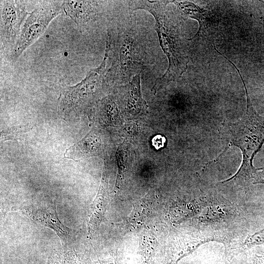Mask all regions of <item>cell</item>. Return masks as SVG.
Returning <instances> with one entry per match:
<instances>
[{"label": "cell", "instance_id": "6da1fadb", "mask_svg": "<svg viewBox=\"0 0 264 264\" xmlns=\"http://www.w3.org/2000/svg\"><path fill=\"white\" fill-rule=\"evenodd\" d=\"M132 13L108 29L105 56L110 82H129L153 64L143 34Z\"/></svg>", "mask_w": 264, "mask_h": 264}, {"label": "cell", "instance_id": "7a4b0ae2", "mask_svg": "<svg viewBox=\"0 0 264 264\" xmlns=\"http://www.w3.org/2000/svg\"><path fill=\"white\" fill-rule=\"evenodd\" d=\"M168 3V1L165 0L128 1L131 12L144 10L153 16L160 45L168 60V67L165 73L156 80L153 88L154 91L164 84L180 77L188 63L183 43L167 9Z\"/></svg>", "mask_w": 264, "mask_h": 264}, {"label": "cell", "instance_id": "3957f363", "mask_svg": "<svg viewBox=\"0 0 264 264\" xmlns=\"http://www.w3.org/2000/svg\"><path fill=\"white\" fill-rule=\"evenodd\" d=\"M247 109L244 115L234 122H225L220 129L225 141L241 150L242 170L253 168V159L264 142V117L253 109L246 90Z\"/></svg>", "mask_w": 264, "mask_h": 264}, {"label": "cell", "instance_id": "277c9868", "mask_svg": "<svg viewBox=\"0 0 264 264\" xmlns=\"http://www.w3.org/2000/svg\"><path fill=\"white\" fill-rule=\"evenodd\" d=\"M63 0L43 1L26 18L10 54L15 61L44 33L49 24L63 10Z\"/></svg>", "mask_w": 264, "mask_h": 264}, {"label": "cell", "instance_id": "5b68a950", "mask_svg": "<svg viewBox=\"0 0 264 264\" xmlns=\"http://www.w3.org/2000/svg\"><path fill=\"white\" fill-rule=\"evenodd\" d=\"M107 60L105 56L100 65L91 69L78 84L63 88L61 103L67 110H76L90 102L109 81L107 77Z\"/></svg>", "mask_w": 264, "mask_h": 264}, {"label": "cell", "instance_id": "8992f818", "mask_svg": "<svg viewBox=\"0 0 264 264\" xmlns=\"http://www.w3.org/2000/svg\"><path fill=\"white\" fill-rule=\"evenodd\" d=\"M27 1L0 0V48L3 51L13 49L22 24L28 15Z\"/></svg>", "mask_w": 264, "mask_h": 264}, {"label": "cell", "instance_id": "52a82bcc", "mask_svg": "<svg viewBox=\"0 0 264 264\" xmlns=\"http://www.w3.org/2000/svg\"><path fill=\"white\" fill-rule=\"evenodd\" d=\"M109 1L63 0L65 14L76 23L79 31L84 33L93 27L108 16Z\"/></svg>", "mask_w": 264, "mask_h": 264}, {"label": "cell", "instance_id": "ba28073f", "mask_svg": "<svg viewBox=\"0 0 264 264\" xmlns=\"http://www.w3.org/2000/svg\"><path fill=\"white\" fill-rule=\"evenodd\" d=\"M20 210L33 220L53 230L62 242L69 243L74 241V232L59 220L55 202H36L22 207Z\"/></svg>", "mask_w": 264, "mask_h": 264}, {"label": "cell", "instance_id": "9c48e42d", "mask_svg": "<svg viewBox=\"0 0 264 264\" xmlns=\"http://www.w3.org/2000/svg\"><path fill=\"white\" fill-rule=\"evenodd\" d=\"M124 98L126 110L131 114L136 115L143 113L148 106L142 95L140 85V75L133 77L123 86Z\"/></svg>", "mask_w": 264, "mask_h": 264}, {"label": "cell", "instance_id": "30bf717a", "mask_svg": "<svg viewBox=\"0 0 264 264\" xmlns=\"http://www.w3.org/2000/svg\"><path fill=\"white\" fill-rule=\"evenodd\" d=\"M101 142L95 135L88 134L81 141L67 149L64 157L77 161L84 157L86 154L97 150Z\"/></svg>", "mask_w": 264, "mask_h": 264}, {"label": "cell", "instance_id": "8fae6325", "mask_svg": "<svg viewBox=\"0 0 264 264\" xmlns=\"http://www.w3.org/2000/svg\"><path fill=\"white\" fill-rule=\"evenodd\" d=\"M169 2L176 4L178 8L189 17L195 19L198 22L199 29L197 34L189 41L195 38L199 33L204 23V11L194 2L184 0L169 1Z\"/></svg>", "mask_w": 264, "mask_h": 264}, {"label": "cell", "instance_id": "7c38bea8", "mask_svg": "<svg viewBox=\"0 0 264 264\" xmlns=\"http://www.w3.org/2000/svg\"><path fill=\"white\" fill-rule=\"evenodd\" d=\"M30 126H21L7 129L1 132L0 139L2 141L16 140L30 129Z\"/></svg>", "mask_w": 264, "mask_h": 264}, {"label": "cell", "instance_id": "4fadbf2b", "mask_svg": "<svg viewBox=\"0 0 264 264\" xmlns=\"http://www.w3.org/2000/svg\"><path fill=\"white\" fill-rule=\"evenodd\" d=\"M264 243V228L248 236L242 243L244 249L250 248Z\"/></svg>", "mask_w": 264, "mask_h": 264}, {"label": "cell", "instance_id": "5bb4252c", "mask_svg": "<svg viewBox=\"0 0 264 264\" xmlns=\"http://www.w3.org/2000/svg\"><path fill=\"white\" fill-rule=\"evenodd\" d=\"M252 184H264V166L261 168H255L251 177Z\"/></svg>", "mask_w": 264, "mask_h": 264}, {"label": "cell", "instance_id": "9a60e30c", "mask_svg": "<svg viewBox=\"0 0 264 264\" xmlns=\"http://www.w3.org/2000/svg\"><path fill=\"white\" fill-rule=\"evenodd\" d=\"M251 264H264V251L259 250L250 258Z\"/></svg>", "mask_w": 264, "mask_h": 264}, {"label": "cell", "instance_id": "2e32d148", "mask_svg": "<svg viewBox=\"0 0 264 264\" xmlns=\"http://www.w3.org/2000/svg\"><path fill=\"white\" fill-rule=\"evenodd\" d=\"M165 137L161 135H156L154 137L152 140V144L156 149L163 147L165 143Z\"/></svg>", "mask_w": 264, "mask_h": 264}, {"label": "cell", "instance_id": "e0dca14e", "mask_svg": "<svg viewBox=\"0 0 264 264\" xmlns=\"http://www.w3.org/2000/svg\"><path fill=\"white\" fill-rule=\"evenodd\" d=\"M47 264H59L56 258L54 257L50 258L49 260V261Z\"/></svg>", "mask_w": 264, "mask_h": 264}]
</instances>
